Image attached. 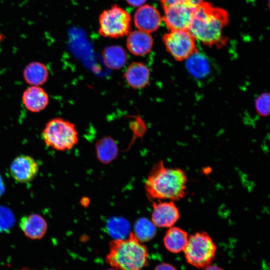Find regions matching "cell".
<instances>
[{"label": "cell", "instance_id": "6da1fadb", "mask_svg": "<svg viewBox=\"0 0 270 270\" xmlns=\"http://www.w3.org/2000/svg\"><path fill=\"white\" fill-rule=\"evenodd\" d=\"M228 22V14L224 9L204 1L196 6L188 30L204 45L220 48L228 41L223 30Z\"/></svg>", "mask_w": 270, "mask_h": 270}, {"label": "cell", "instance_id": "7a4b0ae2", "mask_svg": "<svg viewBox=\"0 0 270 270\" xmlns=\"http://www.w3.org/2000/svg\"><path fill=\"white\" fill-rule=\"evenodd\" d=\"M187 181L183 170L165 166L160 160L154 164L146 180V196L151 200H180L186 195Z\"/></svg>", "mask_w": 270, "mask_h": 270}, {"label": "cell", "instance_id": "3957f363", "mask_svg": "<svg viewBox=\"0 0 270 270\" xmlns=\"http://www.w3.org/2000/svg\"><path fill=\"white\" fill-rule=\"evenodd\" d=\"M106 262L116 270H142L148 264V250L134 233L110 242Z\"/></svg>", "mask_w": 270, "mask_h": 270}, {"label": "cell", "instance_id": "277c9868", "mask_svg": "<svg viewBox=\"0 0 270 270\" xmlns=\"http://www.w3.org/2000/svg\"><path fill=\"white\" fill-rule=\"evenodd\" d=\"M42 138L47 146L59 151L68 150L78 142L75 124L61 118H53L46 123Z\"/></svg>", "mask_w": 270, "mask_h": 270}, {"label": "cell", "instance_id": "5b68a950", "mask_svg": "<svg viewBox=\"0 0 270 270\" xmlns=\"http://www.w3.org/2000/svg\"><path fill=\"white\" fill-rule=\"evenodd\" d=\"M186 262L197 268H204L211 264L216 252V246L206 232H197L188 237L184 250Z\"/></svg>", "mask_w": 270, "mask_h": 270}, {"label": "cell", "instance_id": "8992f818", "mask_svg": "<svg viewBox=\"0 0 270 270\" xmlns=\"http://www.w3.org/2000/svg\"><path fill=\"white\" fill-rule=\"evenodd\" d=\"M98 32L104 37L120 38L128 35L131 30V18L124 9L116 4L104 10L99 16Z\"/></svg>", "mask_w": 270, "mask_h": 270}, {"label": "cell", "instance_id": "52a82bcc", "mask_svg": "<svg viewBox=\"0 0 270 270\" xmlns=\"http://www.w3.org/2000/svg\"><path fill=\"white\" fill-rule=\"evenodd\" d=\"M162 40L166 51L178 62L186 60L198 52L196 39L188 30H171Z\"/></svg>", "mask_w": 270, "mask_h": 270}, {"label": "cell", "instance_id": "ba28073f", "mask_svg": "<svg viewBox=\"0 0 270 270\" xmlns=\"http://www.w3.org/2000/svg\"><path fill=\"white\" fill-rule=\"evenodd\" d=\"M194 6L176 4L163 8L162 20L170 30H188L195 10Z\"/></svg>", "mask_w": 270, "mask_h": 270}, {"label": "cell", "instance_id": "9c48e42d", "mask_svg": "<svg viewBox=\"0 0 270 270\" xmlns=\"http://www.w3.org/2000/svg\"><path fill=\"white\" fill-rule=\"evenodd\" d=\"M152 222L156 226L169 228L179 220L180 214L173 201H153Z\"/></svg>", "mask_w": 270, "mask_h": 270}, {"label": "cell", "instance_id": "30bf717a", "mask_svg": "<svg viewBox=\"0 0 270 270\" xmlns=\"http://www.w3.org/2000/svg\"><path fill=\"white\" fill-rule=\"evenodd\" d=\"M39 166L31 156L22 154L16 157L11 162L10 171L14 180L26 183L33 180L37 176Z\"/></svg>", "mask_w": 270, "mask_h": 270}, {"label": "cell", "instance_id": "8fae6325", "mask_svg": "<svg viewBox=\"0 0 270 270\" xmlns=\"http://www.w3.org/2000/svg\"><path fill=\"white\" fill-rule=\"evenodd\" d=\"M134 22L138 30L150 34L159 28L162 18L156 8L150 4H144L135 12Z\"/></svg>", "mask_w": 270, "mask_h": 270}, {"label": "cell", "instance_id": "7c38bea8", "mask_svg": "<svg viewBox=\"0 0 270 270\" xmlns=\"http://www.w3.org/2000/svg\"><path fill=\"white\" fill-rule=\"evenodd\" d=\"M124 77L131 88L135 90L142 89L149 84L150 71L144 63L134 62L127 67Z\"/></svg>", "mask_w": 270, "mask_h": 270}, {"label": "cell", "instance_id": "4fadbf2b", "mask_svg": "<svg viewBox=\"0 0 270 270\" xmlns=\"http://www.w3.org/2000/svg\"><path fill=\"white\" fill-rule=\"evenodd\" d=\"M22 102L27 110L32 112H38L48 106L49 96L40 86H30L24 90Z\"/></svg>", "mask_w": 270, "mask_h": 270}, {"label": "cell", "instance_id": "5bb4252c", "mask_svg": "<svg viewBox=\"0 0 270 270\" xmlns=\"http://www.w3.org/2000/svg\"><path fill=\"white\" fill-rule=\"evenodd\" d=\"M20 227L24 234L32 240H39L44 237L47 229L46 220L40 214H32L22 217Z\"/></svg>", "mask_w": 270, "mask_h": 270}, {"label": "cell", "instance_id": "9a60e30c", "mask_svg": "<svg viewBox=\"0 0 270 270\" xmlns=\"http://www.w3.org/2000/svg\"><path fill=\"white\" fill-rule=\"evenodd\" d=\"M128 35L126 45L132 54L144 56L150 52L154 42L150 34L136 30L130 32Z\"/></svg>", "mask_w": 270, "mask_h": 270}, {"label": "cell", "instance_id": "2e32d148", "mask_svg": "<svg viewBox=\"0 0 270 270\" xmlns=\"http://www.w3.org/2000/svg\"><path fill=\"white\" fill-rule=\"evenodd\" d=\"M188 233L182 229L171 226L168 228L164 238L165 248L172 253H179L184 251L188 244Z\"/></svg>", "mask_w": 270, "mask_h": 270}, {"label": "cell", "instance_id": "e0dca14e", "mask_svg": "<svg viewBox=\"0 0 270 270\" xmlns=\"http://www.w3.org/2000/svg\"><path fill=\"white\" fill-rule=\"evenodd\" d=\"M22 75L28 84L33 86H40L46 82L49 72L44 64L39 62H32L26 66Z\"/></svg>", "mask_w": 270, "mask_h": 270}, {"label": "cell", "instance_id": "ac0fdd59", "mask_svg": "<svg viewBox=\"0 0 270 270\" xmlns=\"http://www.w3.org/2000/svg\"><path fill=\"white\" fill-rule=\"evenodd\" d=\"M186 66L190 73L194 78H206L210 73V64L207 57L198 52L186 60Z\"/></svg>", "mask_w": 270, "mask_h": 270}, {"label": "cell", "instance_id": "d6986e66", "mask_svg": "<svg viewBox=\"0 0 270 270\" xmlns=\"http://www.w3.org/2000/svg\"><path fill=\"white\" fill-rule=\"evenodd\" d=\"M102 57L106 65L114 70L122 68L127 60V54L125 50L118 46L106 48L102 52Z\"/></svg>", "mask_w": 270, "mask_h": 270}, {"label": "cell", "instance_id": "ffe728a7", "mask_svg": "<svg viewBox=\"0 0 270 270\" xmlns=\"http://www.w3.org/2000/svg\"><path fill=\"white\" fill-rule=\"evenodd\" d=\"M96 154L98 159L103 163L112 160L118 154V146L114 140L110 136H104L96 143Z\"/></svg>", "mask_w": 270, "mask_h": 270}, {"label": "cell", "instance_id": "44dd1931", "mask_svg": "<svg viewBox=\"0 0 270 270\" xmlns=\"http://www.w3.org/2000/svg\"><path fill=\"white\" fill-rule=\"evenodd\" d=\"M156 226L147 219L138 220L134 226V234L141 242L152 239L156 234Z\"/></svg>", "mask_w": 270, "mask_h": 270}, {"label": "cell", "instance_id": "7402d4cb", "mask_svg": "<svg viewBox=\"0 0 270 270\" xmlns=\"http://www.w3.org/2000/svg\"><path fill=\"white\" fill-rule=\"evenodd\" d=\"M15 221L12 212L6 206H0V233L9 232Z\"/></svg>", "mask_w": 270, "mask_h": 270}, {"label": "cell", "instance_id": "603a6c76", "mask_svg": "<svg viewBox=\"0 0 270 270\" xmlns=\"http://www.w3.org/2000/svg\"><path fill=\"white\" fill-rule=\"evenodd\" d=\"M270 94L263 92L256 99L254 108L258 114L262 117H266L270 114Z\"/></svg>", "mask_w": 270, "mask_h": 270}, {"label": "cell", "instance_id": "cb8c5ba5", "mask_svg": "<svg viewBox=\"0 0 270 270\" xmlns=\"http://www.w3.org/2000/svg\"><path fill=\"white\" fill-rule=\"evenodd\" d=\"M108 230L110 234L115 239H124L126 238L128 231V224L121 221L118 224V221L114 223L112 222L108 225Z\"/></svg>", "mask_w": 270, "mask_h": 270}, {"label": "cell", "instance_id": "d4e9b609", "mask_svg": "<svg viewBox=\"0 0 270 270\" xmlns=\"http://www.w3.org/2000/svg\"><path fill=\"white\" fill-rule=\"evenodd\" d=\"M205 0H160L163 8L176 4H184L196 7Z\"/></svg>", "mask_w": 270, "mask_h": 270}, {"label": "cell", "instance_id": "484cf974", "mask_svg": "<svg viewBox=\"0 0 270 270\" xmlns=\"http://www.w3.org/2000/svg\"><path fill=\"white\" fill-rule=\"evenodd\" d=\"M154 270H176L172 265L168 263H162L156 266Z\"/></svg>", "mask_w": 270, "mask_h": 270}, {"label": "cell", "instance_id": "4316f807", "mask_svg": "<svg viewBox=\"0 0 270 270\" xmlns=\"http://www.w3.org/2000/svg\"><path fill=\"white\" fill-rule=\"evenodd\" d=\"M146 0H126L127 2L132 6H140L144 4Z\"/></svg>", "mask_w": 270, "mask_h": 270}, {"label": "cell", "instance_id": "83f0119b", "mask_svg": "<svg viewBox=\"0 0 270 270\" xmlns=\"http://www.w3.org/2000/svg\"><path fill=\"white\" fill-rule=\"evenodd\" d=\"M5 192V186L2 178L0 174V198L4 194Z\"/></svg>", "mask_w": 270, "mask_h": 270}, {"label": "cell", "instance_id": "f1b7e54d", "mask_svg": "<svg viewBox=\"0 0 270 270\" xmlns=\"http://www.w3.org/2000/svg\"><path fill=\"white\" fill-rule=\"evenodd\" d=\"M204 270H224L221 268L214 265H208L204 268Z\"/></svg>", "mask_w": 270, "mask_h": 270}, {"label": "cell", "instance_id": "f546056e", "mask_svg": "<svg viewBox=\"0 0 270 270\" xmlns=\"http://www.w3.org/2000/svg\"><path fill=\"white\" fill-rule=\"evenodd\" d=\"M20 270H30V269H28V268H23V269H22Z\"/></svg>", "mask_w": 270, "mask_h": 270}, {"label": "cell", "instance_id": "4dcf8cb0", "mask_svg": "<svg viewBox=\"0 0 270 270\" xmlns=\"http://www.w3.org/2000/svg\"><path fill=\"white\" fill-rule=\"evenodd\" d=\"M116 270L113 269V268H110V269H108V270Z\"/></svg>", "mask_w": 270, "mask_h": 270}]
</instances>
